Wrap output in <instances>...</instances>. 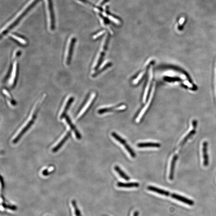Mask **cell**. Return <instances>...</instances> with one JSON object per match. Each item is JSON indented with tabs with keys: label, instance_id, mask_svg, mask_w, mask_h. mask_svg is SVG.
Instances as JSON below:
<instances>
[{
	"label": "cell",
	"instance_id": "1",
	"mask_svg": "<svg viewBox=\"0 0 216 216\" xmlns=\"http://www.w3.org/2000/svg\"><path fill=\"white\" fill-rule=\"evenodd\" d=\"M44 100V98L43 97H40L39 99L36 101V103L33 106V113H32L31 117V119L29 120V121H28L25 126L23 127V129L21 131V132L18 133V135L17 136V137H16L13 140V143L15 144L18 142L22 136L33 125L34 120L36 118L37 114L38 111L39 110V107H40V105L42 104Z\"/></svg>",
	"mask_w": 216,
	"mask_h": 216
},
{
	"label": "cell",
	"instance_id": "2",
	"mask_svg": "<svg viewBox=\"0 0 216 216\" xmlns=\"http://www.w3.org/2000/svg\"><path fill=\"white\" fill-rule=\"evenodd\" d=\"M76 38H71L69 40V43L66 44L64 51L63 61L65 66H68L71 63L72 59L74 47L76 42Z\"/></svg>",
	"mask_w": 216,
	"mask_h": 216
},
{
	"label": "cell",
	"instance_id": "3",
	"mask_svg": "<svg viewBox=\"0 0 216 216\" xmlns=\"http://www.w3.org/2000/svg\"><path fill=\"white\" fill-rule=\"evenodd\" d=\"M40 1V0H34L29 6H28L27 8L23 12V13H22V14L17 18V19L13 22V23H12L9 27H8L7 29H6L4 31H3L2 32L1 34V36L5 35V34H7L11 30L15 27L18 24V23L20 22V21L21 20L22 18L27 14L28 12H29V11L31 10V9L32 8H33V7Z\"/></svg>",
	"mask_w": 216,
	"mask_h": 216
},
{
	"label": "cell",
	"instance_id": "4",
	"mask_svg": "<svg viewBox=\"0 0 216 216\" xmlns=\"http://www.w3.org/2000/svg\"><path fill=\"white\" fill-rule=\"evenodd\" d=\"M18 72V65L17 60H15L12 64L11 68L8 76V85L10 87H15L17 83Z\"/></svg>",
	"mask_w": 216,
	"mask_h": 216
},
{
	"label": "cell",
	"instance_id": "5",
	"mask_svg": "<svg viewBox=\"0 0 216 216\" xmlns=\"http://www.w3.org/2000/svg\"><path fill=\"white\" fill-rule=\"evenodd\" d=\"M74 100V97L73 96H68L64 100L62 106L59 118L60 119H63L66 115V112H67L71 104Z\"/></svg>",
	"mask_w": 216,
	"mask_h": 216
},
{
	"label": "cell",
	"instance_id": "6",
	"mask_svg": "<svg viewBox=\"0 0 216 216\" xmlns=\"http://www.w3.org/2000/svg\"><path fill=\"white\" fill-rule=\"evenodd\" d=\"M95 93H92L91 94L88 100L86 101V103H85L84 105L82 107V108L79 111V112L78 114V118L79 119L82 118V117H83L84 114L86 113V111H87L88 108H89L90 106L91 105L92 101H93L95 97Z\"/></svg>",
	"mask_w": 216,
	"mask_h": 216
},
{
	"label": "cell",
	"instance_id": "7",
	"mask_svg": "<svg viewBox=\"0 0 216 216\" xmlns=\"http://www.w3.org/2000/svg\"><path fill=\"white\" fill-rule=\"evenodd\" d=\"M48 2V7L49 13H50V29L54 30L55 29V17L54 15L53 6L52 0H47Z\"/></svg>",
	"mask_w": 216,
	"mask_h": 216
},
{
	"label": "cell",
	"instance_id": "8",
	"mask_svg": "<svg viewBox=\"0 0 216 216\" xmlns=\"http://www.w3.org/2000/svg\"><path fill=\"white\" fill-rule=\"evenodd\" d=\"M65 120L66 121V123H67L68 124L70 128H71V130L73 131L74 133H75V136H76V139L80 140L81 139L82 136L81 133L79 132L78 130L76 129V127L74 125V124H73L72 121H71V120L70 119L69 117L68 116L66 115L65 117Z\"/></svg>",
	"mask_w": 216,
	"mask_h": 216
},
{
	"label": "cell",
	"instance_id": "9",
	"mask_svg": "<svg viewBox=\"0 0 216 216\" xmlns=\"http://www.w3.org/2000/svg\"><path fill=\"white\" fill-rule=\"evenodd\" d=\"M11 37L21 45L25 46L27 44V41L26 39L19 34H16V33H13L11 34Z\"/></svg>",
	"mask_w": 216,
	"mask_h": 216
},
{
	"label": "cell",
	"instance_id": "10",
	"mask_svg": "<svg viewBox=\"0 0 216 216\" xmlns=\"http://www.w3.org/2000/svg\"><path fill=\"white\" fill-rule=\"evenodd\" d=\"M147 189L148 190H149V191L156 192V193L163 195L171 196V197H172L173 193H170L168 191H165V190L159 189L158 188L153 187V186H149L147 187Z\"/></svg>",
	"mask_w": 216,
	"mask_h": 216
},
{
	"label": "cell",
	"instance_id": "11",
	"mask_svg": "<svg viewBox=\"0 0 216 216\" xmlns=\"http://www.w3.org/2000/svg\"><path fill=\"white\" fill-rule=\"evenodd\" d=\"M2 94L5 96L7 102L11 105L12 106H15L16 105V102L15 101L14 98L12 97L9 91L6 89H2Z\"/></svg>",
	"mask_w": 216,
	"mask_h": 216
},
{
	"label": "cell",
	"instance_id": "12",
	"mask_svg": "<svg viewBox=\"0 0 216 216\" xmlns=\"http://www.w3.org/2000/svg\"><path fill=\"white\" fill-rule=\"evenodd\" d=\"M71 131H69V132H68L67 133H66V135H65V137L59 142V143H58L56 146L53 148L52 149L53 152L56 153L58 151V150H59V149L63 145V144L65 143L66 140H68L69 137L71 136Z\"/></svg>",
	"mask_w": 216,
	"mask_h": 216
},
{
	"label": "cell",
	"instance_id": "13",
	"mask_svg": "<svg viewBox=\"0 0 216 216\" xmlns=\"http://www.w3.org/2000/svg\"><path fill=\"white\" fill-rule=\"evenodd\" d=\"M161 145L159 143L152 142H145L139 143L137 147L139 148H159Z\"/></svg>",
	"mask_w": 216,
	"mask_h": 216
},
{
	"label": "cell",
	"instance_id": "14",
	"mask_svg": "<svg viewBox=\"0 0 216 216\" xmlns=\"http://www.w3.org/2000/svg\"><path fill=\"white\" fill-rule=\"evenodd\" d=\"M207 143L204 142L203 143V148H202V152H203V164L205 166H207L208 164V156L207 154Z\"/></svg>",
	"mask_w": 216,
	"mask_h": 216
},
{
	"label": "cell",
	"instance_id": "15",
	"mask_svg": "<svg viewBox=\"0 0 216 216\" xmlns=\"http://www.w3.org/2000/svg\"><path fill=\"white\" fill-rule=\"evenodd\" d=\"M117 187L121 188H137L139 187V184L138 182H132L129 183L118 182L117 183Z\"/></svg>",
	"mask_w": 216,
	"mask_h": 216
},
{
	"label": "cell",
	"instance_id": "16",
	"mask_svg": "<svg viewBox=\"0 0 216 216\" xmlns=\"http://www.w3.org/2000/svg\"><path fill=\"white\" fill-rule=\"evenodd\" d=\"M152 69H151L150 70V72H149V81H148V83L147 84L146 87L145 91H144V92L143 98V101L144 102H145L146 100L147 95L148 91H149V87H150V82H151L152 79Z\"/></svg>",
	"mask_w": 216,
	"mask_h": 216
},
{
	"label": "cell",
	"instance_id": "17",
	"mask_svg": "<svg viewBox=\"0 0 216 216\" xmlns=\"http://www.w3.org/2000/svg\"><path fill=\"white\" fill-rule=\"evenodd\" d=\"M177 156L176 155L174 156L173 158L170 168L169 174V179L170 180H172L174 178V170H175V163L177 159Z\"/></svg>",
	"mask_w": 216,
	"mask_h": 216
},
{
	"label": "cell",
	"instance_id": "18",
	"mask_svg": "<svg viewBox=\"0 0 216 216\" xmlns=\"http://www.w3.org/2000/svg\"><path fill=\"white\" fill-rule=\"evenodd\" d=\"M114 169L118 174H119L121 177L126 181H129L130 180L129 176L125 173V172L119 167V166L116 165L114 166Z\"/></svg>",
	"mask_w": 216,
	"mask_h": 216
},
{
	"label": "cell",
	"instance_id": "19",
	"mask_svg": "<svg viewBox=\"0 0 216 216\" xmlns=\"http://www.w3.org/2000/svg\"><path fill=\"white\" fill-rule=\"evenodd\" d=\"M111 135L113 137V138H114V139H115L116 140H117V141L120 143L121 144H123L124 146H125L126 144H127V143L126 140H124V139H123L119 135H118V134L115 133V132H113V133H112Z\"/></svg>",
	"mask_w": 216,
	"mask_h": 216
},
{
	"label": "cell",
	"instance_id": "20",
	"mask_svg": "<svg viewBox=\"0 0 216 216\" xmlns=\"http://www.w3.org/2000/svg\"><path fill=\"white\" fill-rule=\"evenodd\" d=\"M195 133V130H193L191 131L188 134H187L185 137L184 139L183 140H182V142L181 143V145H182L183 144H184L187 141L188 139L190 137L192 136V135H193Z\"/></svg>",
	"mask_w": 216,
	"mask_h": 216
},
{
	"label": "cell",
	"instance_id": "21",
	"mask_svg": "<svg viewBox=\"0 0 216 216\" xmlns=\"http://www.w3.org/2000/svg\"><path fill=\"white\" fill-rule=\"evenodd\" d=\"M72 205L74 209H75V214L76 216H81L80 214L78 208V207L76 205V202H75V201H72Z\"/></svg>",
	"mask_w": 216,
	"mask_h": 216
},
{
	"label": "cell",
	"instance_id": "22",
	"mask_svg": "<svg viewBox=\"0 0 216 216\" xmlns=\"http://www.w3.org/2000/svg\"><path fill=\"white\" fill-rule=\"evenodd\" d=\"M166 81H169V82H174V81H181L182 80L179 77H167L166 78Z\"/></svg>",
	"mask_w": 216,
	"mask_h": 216
},
{
	"label": "cell",
	"instance_id": "23",
	"mask_svg": "<svg viewBox=\"0 0 216 216\" xmlns=\"http://www.w3.org/2000/svg\"><path fill=\"white\" fill-rule=\"evenodd\" d=\"M3 207L5 208H8V209L12 210H14L16 209V207L12 205H6V204L3 203Z\"/></svg>",
	"mask_w": 216,
	"mask_h": 216
},
{
	"label": "cell",
	"instance_id": "24",
	"mask_svg": "<svg viewBox=\"0 0 216 216\" xmlns=\"http://www.w3.org/2000/svg\"><path fill=\"white\" fill-rule=\"evenodd\" d=\"M144 72H143L142 73H140V75H139V76H138V77L135 80H134V81H133V83L134 84H137V82H139V80H140V79H141V78L143 77V75H144Z\"/></svg>",
	"mask_w": 216,
	"mask_h": 216
},
{
	"label": "cell",
	"instance_id": "25",
	"mask_svg": "<svg viewBox=\"0 0 216 216\" xmlns=\"http://www.w3.org/2000/svg\"><path fill=\"white\" fill-rule=\"evenodd\" d=\"M192 125H193L194 128H196L197 125V121L196 120H194L193 121H192Z\"/></svg>",
	"mask_w": 216,
	"mask_h": 216
},
{
	"label": "cell",
	"instance_id": "26",
	"mask_svg": "<svg viewBox=\"0 0 216 216\" xmlns=\"http://www.w3.org/2000/svg\"><path fill=\"white\" fill-rule=\"evenodd\" d=\"M184 27V24H182V25H179L178 27V29L179 31H182V30H183V29Z\"/></svg>",
	"mask_w": 216,
	"mask_h": 216
}]
</instances>
